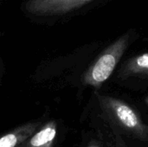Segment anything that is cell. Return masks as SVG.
<instances>
[{"instance_id":"obj_1","label":"cell","mask_w":148,"mask_h":147,"mask_svg":"<svg viewBox=\"0 0 148 147\" xmlns=\"http://www.w3.org/2000/svg\"><path fill=\"white\" fill-rule=\"evenodd\" d=\"M88 124L104 131L120 147H148V122L128 102L95 92Z\"/></svg>"},{"instance_id":"obj_2","label":"cell","mask_w":148,"mask_h":147,"mask_svg":"<svg viewBox=\"0 0 148 147\" xmlns=\"http://www.w3.org/2000/svg\"><path fill=\"white\" fill-rule=\"evenodd\" d=\"M130 35L121 36L106 48L82 75L83 85L100 89L110 78L129 45Z\"/></svg>"},{"instance_id":"obj_3","label":"cell","mask_w":148,"mask_h":147,"mask_svg":"<svg viewBox=\"0 0 148 147\" xmlns=\"http://www.w3.org/2000/svg\"><path fill=\"white\" fill-rule=\"evenodd\" d=\"M93 0H29L25 10L34 16L62 15L77 10Z\"/></svg>"},{"instance_id":"obj_4","label":"cell","mask_w":148,"mask_h":147,"mask_svg":"<svg viewBox=\"0 0 148 147\" xmlns=\"http://www.w3.org/2000/svg\"><path fill=\"white\" fill-rule=\"evenodd\" d=\"M81 147H120L104 131L88 124L82 133Z\"/></svg>"},{"instance_id":"obj_5","label":"cell","mask_w":148,"mask_h":147,"mask_svg":"<svg viewBox=\"0 0 148 147\" xmlns=\"http://www.w3.org/2000/svg\"><path fill=\"white\" fill-rule=\"evenodd\" d=\"M140 75H148V53L140 54L130 58L123 65L120 72L121 78H128Z\"/></svg>"},{"instance_id":"obj_6","label":"cell","mask_w":148,"mask_h":147,"mask_svg":"<svg viewBox=\"0 0 148 147\" xmlns=\"http://www.w3.org/2000/svg\"><path fill=\"white\" fill-rule=\"evenodd\" d=\"M57 124L56 121L49 122L41 131L30 139L33 147H52L57 138Z\"/></svg>"},{"instance_id":"obj_7","label":"cell","mask_w":148,"mask_h":147,"mask_svg":"<svg viewBox=\"0 0 148 147\" xmlns=\"http://www.w3.org/2000/svg\"><path fill=\"white\" fill-rule=\"evenodd\" d=\"M35 128L36 126L30 124L3 136L0 139V147H16L27 139L35 131Z\"/></svg>"},{"instance_id":"obj_8","label":"cell","mask_w":148,"mask_h":147,"mask_svg":"<svg viewBox=\"0 0 148 147\" xmlns=\"http://www.w3.org/2000/svg\"><path fill=\"white\" fill-rule=\"evenodd\" d=\"M145 103H146V105L148 107V96H147V97L145 98Z\"/></svg>"}]
</instances>
